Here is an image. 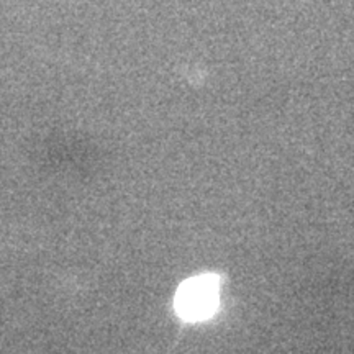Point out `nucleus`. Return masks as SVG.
<instances>
[{
	"label": "nucleus",
	"instance_id": "nucleus-1",
	"mask_svg": "<svg viewBox=\"0 0 354 354\" xmlns=\"http://www.w3.org/2000/svg\"><path fill=\"white\" fill-rule=\"evenodd\" d=\"M220 279L216 276L192 277L177 289L174 307L177 315L187 322H201L212 317L218 307Z\"/></svg>",
	"mask_w": 354,
	"mask_h": 354
}]
</instances>
